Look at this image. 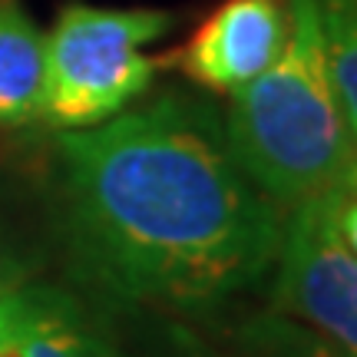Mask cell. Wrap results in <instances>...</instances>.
I'll list each match as a JSON object with an SVG mask.
<instances>
[{"label": "cell", "mask_w": 357, "mask_h": 357, "mask_svg": "<svg viewBox=\"0 0 357 357\" xmlns=\"http://www.w3.org/2000/svg\"><path fill=\"white\" fill-rule=\"evenodd\" d=\"M77 275L119 305L208 314L275 265L278 205L255 189L212 102L166 93L60 142Z\"/></svg>", "instance_id": "obj_1"}, {"label": "cell", "mask_w": 357, "mask_h": 357, "mask_svg": "<svg viewBox=\"0 0 357 357\" xmlns=\"http://www.w3.org/2000/svg\"><path fill=\"white\" fill-rule=\"evenodd\" d=\"M288 3V43L275 63L231 93L225 139L235 162L278 208L357 189V136L337 102L314 0Z\"/></svg>", "instance_id": "obj_2"}, {"label": "cell", "mask_w": 357, "mask_h": 357, "mask_svg": "<svg viewBox=\"0 0 357 357\" xmlns=\"http://www.w3.org/2000/svg\"><path fill=\"white\" fill-rule=\"evenodd\" d=\"M166 10H106L70 3L47 37L43 119L60 129H86L123 113L149 89L162 60L142 53L169 33Z\"/></svg>", "instance_id": "obj_3"}, {"label": "cell", "mask_w": 357, "mask_h": 357, "mask_svg": "<svg viewBox=\"0 0 357 357\" xmlns=\"http://www.w3.org/2000/svg\"><path fill=\"white\" fill-rule=\"evenodd\" d=\"M328 195L291 208L281 225L275 305L305 321L341 357H357V255L337 229V205Z\"/></svg>", "instance_id": "obj_4"}, {"label": "cell", "mask_w": 357, "mask_h": 357, "mask_svg": "<svg viewBox=\"0 0 357 357\" xmlns=\"http://www.w3.org/2000/svg\"><path fill=\"white\" fill-rule=\"evenodd\" d=\"M288 43L284 0H222L169 60L212 93H238L275 63Z\"/></svg>", "instance_id": "obj_5"}, {"label": "cell", "mask_w": 357, "mask_h": 357, "mask_svg": "<svg viewBox=\"0 0 357 357\" xmlns=\"http://www.w3.org/2000/svg\"><path fill=\"white\" fill-rule=\"evenodd\" d=\"M0 357H119L83 307L50 284H20L0 298Z\"/></svg>", "instance_id": "obj_6"}, {"label": "cell", "mask_w": 357, "mask_h": 357, "mask_svg": "<svg viewBox=\"0 0 357 357\" xmlns=\"http://www.w3.org/2000/svg\"><path fill=\"white\" fill-rule=\"evenodd\" d=\"M47 37L17 0H0V126L43 116Z\"/></svg>", "instance_id": "obj_7"}, {"label": "cell", "mask_w": 357, "mask_h": 357, "mask_svg": "<svg viewBox=\"0 0 357 357\" xmlns=\"http://www.w3.org/2000/svg\"><path fill=\"white\" fill-rule=\"evenodd\" d=\"M314 7L334 93L357 136V0H314Z\"/></svg>", "instance_id": "obj_8"}, {"label": "cell", "mask_w": 357, "mask_h": 357, "mask_svg": "<svg viewBox=\"0 0 357 357\" xmlns=\"http://www.w3.org/2000/svg\"><path fill=\"white\" fill-rule=\"evenodd\" d=\"M229 357H341L324 337L298 324L284 311L252 314L235 331Z\"/></svg>", "instance_id": "obj_9"}, {"label": "cell", "mask_w": 357, "mask_h": 357, "mask_svg": "<svg viewBox=\"0 0 357 357\" xmlns=\"http://www.w3.org/2000/svg\"><path fill=\"white\" fill-rule=\"evenodd\" d=\"M149 357H222L215 354L212 347H205L195 334H189L185 328H172L169 331V341L162 347H155Z\"/></svg>", "instance_id": "obj_10"}, {"label": "cell", "mask_w": 357, "mask_h": 357, "mask_svg": "<svg viewBox=\"0 0 357 357\" xmlns=\"http://www.w3.org/2000/svg\"><path fill=\"white\" fill-rule=\"evenodd\" d=\"M337 229L344 235L347 248L357 255V189L347 199H341V205H337Z\"/></svg>", "instance_id": "obj_11"}, {"label": "cell", "mask_w": 357, "mask_h": 357, "mask_svg": "<svg viewBox=\"0 0 357 357\" xmlns=\"http://www.w3.org/2000/svg\"><path fill=\"white\" fill-rule=\"evenodd\" d=\"M26 281V271H24V265L17 261V258L0 245V298L7 291H13V288H20Z\"/></svg>", "instance_id": "obj_12"}]
</instances>
